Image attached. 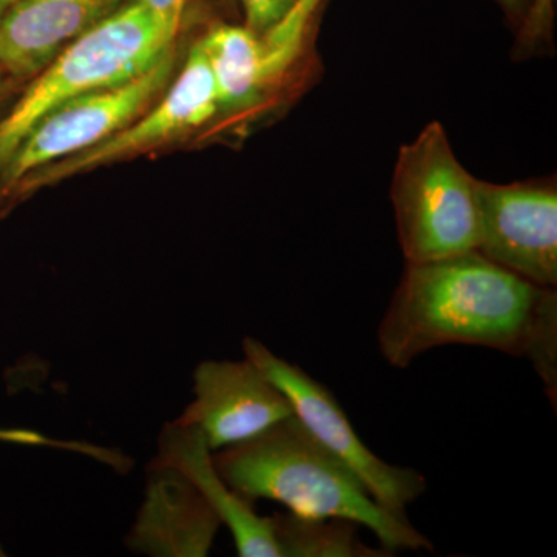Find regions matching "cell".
Listing matches in <instances>:
<instances>
[{
  "mask_svg": "<svg viewBox=\"0 0 557 557\" xmlns=\"http://www.w3.org/2000/svg\"><path fill=\"white\" fill-rule=\"evenodd\" d=\"M137 2L152 11L161 20L180 27L186 0H137Z\"/></svg>",
  "mask_w": 557,
  "mask_h": 557,
  "instance_id": "obj_16",
  "label": "cell"
},
{
  "mask_svg": "<svg viewBox=\"0 0 557 557\" xmlns=\"http://www.w3.org/2000/svg\"><path fill=\"white\" fill-rule=\"evenodd\" d=\"M131 0H17L0 21V70L25 84Z\"/></svg>",
  "mask_w": 557,
  "mask_h": 557,
  "instance_id": "obj_11",
  "label": "cell"
},
{
  "mask_svg": "<svg viewBox=\"0 0 557 557\" xmlns=\"http://www.w3.org/2000/svg\"><path fill=\"white\" fill-rule=\"evenodd\" d=\"M293 416L281 388L255 364L203 361L194 372V401L175 423L199 429L209 448L239 445Z\"/></svg>",
  "mask_w": 557,
  "mask_h": 557,
  "instance_id": "obj_10",
  "label": "cell"
},
{
  "mask_svg": "<svg viewBox=\"0 0 557 557\" xmlns=\"http://www.w3.org/2000/svg\"><path fill=\"white\" fill-rule=\"evenodd\" d=\"M505 3H508V5H515V3H518V0H504Z\"/></svg>",
  "mask_w": 557,
  "mask_h": 557,
  "instance_id": "obj_20",
  "label": "cell"
},
{
  "mask_svg": "<svg viewBox=\"0 0 557 557\" xmlns=\"http://www.w3.org/2000/svg\"><path fill=\"white\" fill-rule=\"evenodd\" d=\"M17 0H0V21L3 20V16H5L7 11L11 9V7L16 3Z\"/></svg>",
  "mask_w": 557,
  "mask_h": 557,
  "instance_id": "obj_19",
  "label": "cell"
},
{
  "mask_svg": "<svg viewBox=\"0 0 557 557\" xmlns=\"http://www.w3.org/2000/svg\"><path fill=\"white\" fill-rule=\"evenodd\" d=\"M212 461L226 483L252 504L265 498L295 515L350 520L369 528L391 553L434 549L409 520L388 515L295 413L247 442L215 450Z\"/></svg>",
  "mask_w": 557,
  "mask_h": 557,
  "instance_id": "obj_2",
  "label": "cell"
},
{
  "mask_svg": "<svg viewBox=\"0 0 557 557\" xmlns=\"http://www.w3.org/2000/svg\"><path fill=\"white\" fill-rule=\"evenodd\" d=\"M245 10V27L256 35L269 30L292 10L296 0H240Z\"/></svg>",
  "mask_w": 557,
  "mask_h": 557,
  "instance_id": "obj_15",
  "label": "cell"
},
{
  "mask_svg": "<svg viewBox=\"0 0 557 557\" xmlns=\"http://www.w3.org/2000/svg\"><path fill=\"white\" fill-rule=\"evenodd\" d=\"M212 450L199 429L172 423L160 438V463L178 469L197 486L223 525L230 528L240 557H278L273 519L256 512L252 502L240 496L219 474Z\"/></svg>",
  "mask_w": 557,
  "mask_h": 557,
  "instance_id": "obj_13",
  "label": "cell"
},
{
  "mask_svg": "<svg viewBox=\"0 0 557 557\" xmlns=\"http://www.w3.org/2000/svg\"><path fill=\"white\" fill-rule=\"evenodd\" d=\"M549 11H552V0H536L533 13H531V25H533L531 28L539 32L541 25L548 20Z\"/></svg>",
  "mask_w": 557,
  "mask_h": 557,
  "instance_id": "obj_17",
  "label": "cell"
},
{
  "mask_svg": "<svg viewBox=\"0 0 557 557\" xmlns=\"http://www.w3.org/2000/svg\"><path fill=\"white\" fill-rule=\"evenodd\" d=\"M175 76V49L138 78L81 95L40 116L0 170V214L25 175L94 148L129 126L166 91Z\"/></svg>",
  "mask_w": 557,
  "mask_h": 557,
  "instance_id": "obj_5",
  "label": "cell"
},
{
  "mask_svg": "<svg viewBox=\"0 0 557 557\" xmlns=\"http://www.w3.org/2000/svg\"><path fill=\"white\" fill-rule=\"evenodd\" d=\"M222 525L218 512L185 474L156 461L127 545L139 555L205 557Z\"/></svg>",
  "mask_w": 557,
  "mask_h": 557,
  "instance_id": "obj_12",
  "label": "cell"
},
{
  "mask_svg": "<svg viewBox=\"0 0 557 557\" xmlns=\"http://www.w3.org/2000/svg\"><path fill=\"white\" fill-rule=\"evenodd\" d=\"M478 182L457 160L440 123L399 150L391 197L406 262L478 251Z\"/></svg>",
  "mask_w": 557,
  "mask_h": 557,
  "instance_id": "obj_4",
  "label": "cell"
},
{
  "mask_svg": "<svg viewBox=\"0 0 557 557\" xmlns=\"http://www.w3.org/2000/svg\"><path fill=\"white\" fill-rule=\"evenodd\" d=\"M17 87H20V84L14 83L13 79L9 78V76L0 70V106H2V102L9 100Z\"/></svg>",
  "mask_w": 557,
  "mask_h": 557,
  "instance_id": "obj_18",
  "label": "cell"
},
{
  "mask_svg": "<svg viewBox=\"0 0 557 557\" xmlns=\"http://www.w3.org/2000/svg\"><path fill=\"white\" fill-rule=\"evenodd\" d=\"M480 255L539 287L557 285V193L478 182Z\"/></svg>",
  "mask_w": 557,
  "mask_h": 557,
  "instance_id": "obj_9",
  "label": "cell"
},
{
  "mask_svg": "<svg viewBox=\"0 0 557 557\" xmlns=\"http://www.w3.org/2000/svg\"><path fill=\"white\" fill-rule=\"evenodd\" d=\"M178 25L137 0L81 36L28 81L0 119V170L33 124L62 102L120 86L148 72L175 49Z\"/></svg>",
  "mask_w": 557,
  "mask_h": 557,
  "instance_id": "obj_3",
  "label": "cell"
},
{
  "mask_svg": "<svg viewBox=\"0 0 557 557\" xmlns=\"http://www.w3.org/2000/svg\"><path fill=\"white\" fill-rule=\"evenodd\" d=\"M322 0H296L292 10L256 35L247 27L218 25L199 40L218 87L220 115L255 109L276 89L302 51Z\"/></svg>",
  "mask_w": 557,
  "mask_h": 557,
  "instance_id": "obj_8",
  "label": "cell"
},
{
  "mask_svg": "<svg viewBox=\"0 0 557 557\" xmlns=\"http://www.w3.org/2000/svg\"><path fill=\"white\" fill-rule=\"evenodd\" d=\"M278 557H383L394 553L362 544L358 523L310 516H273Z\"/></svg>",
  "mask_w": 557,
  "mask_h": 557,
  "instance_id": "obj_14",
  "label": "cell"
},
{
  "mask_svg": "<svg viewBox=\"0 0 557 557\" xmlns=\"http://www.w3.org/2000/svg\"><path fill=\"white\" fill-rule=\"evenodd\" d=\"M450 344L530 359L556 408V288L539 287L479 251L408 263L379 327L381 355L406 369Z\"/></svg>",
  "mask_w": 557,
  "mask_h": 557,
  "instance_id": "obj_1",
  "label": "cell"
},
{
  "mask_svg": "<svg viewBox=\"0 0 557 557\" xmlns=\"http://www.w3.org/2000/svg\"><path fill=\"white\" fill-rule=\"evenodd\" d=\"M244 351L245 358L281 388L311 437L350 469L388 515L409 520V505L426 493L424 475L412 468L395 467L373 454L359 438L335 395L298 366L276 357L255 338H245Z\"/></svg>",
  "mask_w": 557,
  "mask_h": 557,
  "instance_id": "obj_6",
  "label": "cell"
},
{
  "mask_svg": "<svg viewBox=\"0 0 557 557\" xmlns=\"http://www.w3.org/2000/svg\"><path fill=\"white\" fill-rule=\"evenodd\" d=\"M219 115L214 75L197 42L166 91L145 113L94 148L25 175L11 190L7 208L61 180L164 148L201 129Z\"/></svg>",
  "mask_w": 557,
  "mask_h": 557,
  "instance_id": "obj_7",
  "label": "cell"
}]
</instances>
